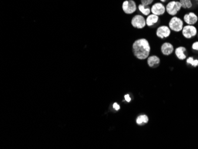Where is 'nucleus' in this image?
<instances>
[{"mask_svg":"<svg viewBox=\"0 0 198 149\" xmlns=\"http://www.w3.org/2000/svg\"><path fill=\"white\" fill-rule=\"evenodd\" d=\"M192 47L194 51L198 52V42H195L194 43H193Z\"/></svg>","mask_w":198,"mask_h":149,"instance_id":"6ab92c4d","label":"nucleus"},{"mask_svg":"<svg viewBox=\"0 0 198 149\" xmlns=\"http://www.w3.org/2000/svg\"><path fill=\"white\" fill-rule=\"evenodd\" d=\"M196 1H198V0H196Z\"/></svg>","mask_w":198,"mask_h":149,"instance_id":"5701e85b","label":"nucleus"},{"mask_svg":"<svg viewBox=\"0 0 198 149\" xmlns=\"http://www.w3.org/2000/svg\"><path fill=\"white\" fill-rule=\"evenodd\" d=\"M181 8L180 3L179 1H175V0L169 1L166 6V12L169 15L172 16H175L178 12L180 11Z\"/></svg>","mask_w":198,"mask_h":149,"instance_id":"f03ea898","label":"nucleus"},{"mask_svg":"<svg viewBox=\"0 0 198 149\" xmlns=\"http://www.w3.org/2000/svg\"><path fill=\"white\" fill-rule=\"evenodd\" d=\"M168 26L171 30L179 32L183 28V22L181 19L173 16L169 22Z\"/></svg>","mask_w":198,"mask_h":149,"instance_id":"7ed1b4c3","label":"nucleus"},{"mask_svg":"<svg viewBox=\"0 0 198 149\" xmlns=\"http://www.w3.org/2000/svg\"><path fill=\"white\" fill-rule=\"evenodd\" d=\"M160 1L162 3H165L167 2V0H160Z\"/></svg>","mask_w":198,"mask_h":149,"instance_id":"4be33fe9","label":"nucleus"},{"mask_svg":"<svg viewBox=\"0 0 198 149\" xmlns=\"http://www.w3.org/2000/svg\"><path fill=\"white\" fill-rule=\"evenodd\" d=\"M186 49L183 46H180L176 49L175 54L176 57L180 60H184L186 58Z\"/></svg>","mask_w":198,"mask_h":149,"instance_id":"9b49d317","label":"nucleus"},{"mask_svg":"<svg viewBox=\"0 0 198 149\" xmlns=\"http://www.w3.org/2000/svg\"><path fill=\"white\" fill-rule=\"evenodd\" d=\"M158 20H159V16L154 14H150L147 16L146 19V24L148 26L151 27L157 23Z\"/></svg>","mask_w":198,"mask_h":149,"instance_id":"f8f14e48","label":"nucleus"},{"mask_svg":"<svg viewBox=\"0 0 198 149\" xmlns=\"http://www.w3.org/2000/svg\"><path fill=\"white\" fill-rule=\"evenodd\" d=\"M122 10L127 14H131L137 10L136 3L134 0H126L122 4Z\"/></svg>","mask_w":198,"mask_h":149,"instance_id":"20e7f679","label":"nucleus"},{"mask_svg":"<svg viewBox=\"0 0 198 149\" xmlns=\"http://www.w3.org/2000/svg\"><path fill=\"white\" fill-rule=\"evenodd\" d=\"M161 51L164 55H170L174 51V46L169 42H165L161 47Z\"/></svg>","mask_w":198,"mask_h":149,"instance_id":"9d476101","label":"nucleus"},{"mask_svg":"<svg viewBox=\"0 0 198 149\" xmlns=\"http://www.w3.org/2000/svg\"><path fill=\"white\" fill-rule=\"evenodd\" d=\"M183 36L186 39H190L197 34V29L193 25H187L182 29Z\"/></svg>","mask_w":198,"mask_h":149,"instance_id":"0eeeda50","label":"nucleus"},{"mask_svg":"<svg viewBox=\"0 0 198 149\" xmlns=\"http://www.w3.org/2000/svg\"><path fill=\"white\" fill-rule=\"evenodd\" d=\"M183 20L187 24L193 25L197 23L198 20V17L195 13L193 12H190L184 16Z\"/></svg>","mask_w":198,"mask_h":149,"instance_id":"1a4fd4ad","label":"nucleus"},{"mask_svg":"<svg viewBox=\"0 0 198 149\" xmlns=\"http://www.w3.org/2000/svg\"><path fill=\"white\" fill-rule=\"evenodd\" d=\"M154 1V0H141V3L144 6H149L153 4Z\"/></svg>","mask_w":198,"mask_h":149,"instance_id":"a211bd4d","label":"nucleus"},{"mask_svg":"<svg viewBox=\"0 0 198 149\" xmlns=\"http://www.w3.org/2000/svg\"><path fill=\"white\" fill-rule=\"evenodd\" d=\"M136 122L138 125L147 124L148 122V118L146 115H141L137 117Z\"/></svg>","mask_w":198,"mask_h":149,"instance_id":"dca6fc26","label":"nucleus"},{"mask_svg":"<svg viewBox=\"0 0 198 149\" xmlns=\"http://www.w3.org/2000/svg\"><path fill=\"white\" fill-rule=\"evenodd\" d=\"M138 10L144 16H148L151 14V8L149 6H144L142 4H140L138 5Z\"/></svg>","mask_w":198,"mask_h":149,"instance_id":"4468645a","label":"nucleus"},{"mask_svg":"<svg viewBox=\"0 0 198 149\" xmlns=\"http://www.w3.org/2000/svg\"><path fill=\"white\" fill-rule=\"evenodd\" d=\"M179 2L181 4V7L184 9H191L193 6L191 0H179Z\"/></svg>","mask_w":198,"mask_h":149,"instance_id":"2eb2a0df","label":"nucleus"},{"mask_svg":"<svg viewBox=\"0 0 198 149\" xmlns=\"http://www.w3.org/2000/svg\"><path fill=\"white\" fill-rule=\"evenodd\" d=\"M170 34H171V29H170L169 27L167 26H160L156 31L157 36L161 39L168 37L170 35Z\"/></svg>","mask_w":198,"mask_h":149,"instance_id":"6e6552de","label":"nucleus"},{"mask_svg":"<svg viewBox=\"0 0 198 149\" xmlns=\"http://www.w3.org/2000/svg\"><path fill=\"white\" fill-rule=\"evenodd\" d=\"M175 1H176V0H175Z\"/></svg>","mask_w":198,"mask_h":149,"instance_id":"b1692460","label":"nucleus"},{"mask_svg":"<svg viewBox=\"0 0 198 149\" xmlns=\"http://www.w3.org/2000/svg\"><path fill=\"white\" fill-rule=\"evenodd\" d=\"M132 50L136 58L143 60L149 57L151 52V46L146 39L141 38L134 42Z\"/></svg>","mask_w":198,"mask_h":149,"instance_id":"f257e3e1","label":"nucleus"},{"mask_svg":"<svg viewBox=\"0 0 198 149\" xmlns=\"http://www.w3.org/2000/svg\"><path fill=\"white\" fill-rule=\"evenodd\" d=\"M125 99L126 101H127V102H129L131 101V99H130V96H129V94H126V95H125Z\"/></svg>","mask_w":198,"mask_h":149,"instance_id":"412c9836","label":"nucleus"},{"mask_svg":"<svg viewBox=\"0 0 198 149\" xmlns=\"http://www.w3.org/2000/svg\"><path fill=\"white\" fill-rule=\"evenodd\" d=\"M151 12L152 14H156L158 16H163L166 12V6L161 2H157L152 5L151 7Z\"/></svg>","mask_w":198,"mask_h":149,"instance_id":"423d86ee","label":"nucleus"},{"mask_svg":"<svg viewBox=\"0 0 198 149\" xmlns=\"http://www.w3.org/2000/svg\"><path fill=\"white\" fill-rule=\"evenodd\" d=\"M113 108H114L115 110H116V111H117V110H119V109H120V106H119L117 103H114V104H113Z\"/></svg>","mask_w":198,"mask_h":149,"instance_id":"aec40b11","label":"nucleus"},{"mask_svg":"<svg viewBox=\"0 0 198 149\" xmlns=\"http://www.w3.org/2000/svg\"><path fill=\"white\" fill-rule=\"evenodd\" d=\"M187 63L196 67L198 66V60H194L193 57H189L187 59Z\"/></svg>","mask_w":198,"mask_h":149,"instance_id":"f3484780","label":"nucleus"},{"mask_svg":"<svg viewBox=\"0 0 198 149\" xmlns=\"http://www.w3.org/2000/svg\"><path fill=\"white\" fill-rule=\"evenodd\" d=\"M147 63L150 67H157L160 63V59L156 55H152L148 58Z\"/></svg>","mask_w":198,"mask_h":149,"instance_id":"ddd939ff","label":"nucleus"},{"mask_svg":"<svg viewBox=\"0 0 198 149\" xmlns=\"http://www.w3.org/2000/svg\"><path fill=\"white\" fill-rule=\"evenodd\" d=\"M131 24L135 28L141 29L145 27L146 19L142 15H135L131 20Z\"/></svg>","mask_w":198,"mask_h":149,"instance_id":"39448f33","label":"nucleus"}]
</instances>
